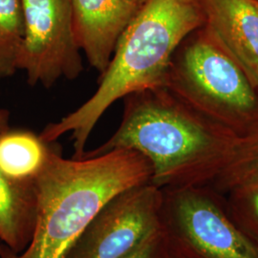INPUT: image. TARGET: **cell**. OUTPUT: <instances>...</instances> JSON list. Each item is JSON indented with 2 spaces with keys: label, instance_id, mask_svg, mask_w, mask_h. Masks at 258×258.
Masks as SVG:
<instances>
[{
  "label": "cell",
  "instance_id": "5bb4252c",
  "mask_svg": "<svg viewBox=\"0 0 258 258\" xmlns=\"http://www.w3.org/2000/svg\"><path fill=\"white\" fill-rule=\"evenodd\" d=\"M255 173H258V129L240 139L231 161L211 185L225 194L240 179Z\"/></svg>",
  "mask_w": 258,
  "mask_h": 258
},
{
  "label": "cell",
  "instance_id": "6da1fadb",
  "mask_svg": "<svg viewBox=\"0 0 258 258\" xmlns=\"http://www.w3.org/2000/svg\"><path fill=\"white\" fill-rule=\"evenodd\" d=\"M124 102L119 128L83 157L120 148L136 150L151 166L150 183L161 189L212 184L241 139L166 87L133 93Z\"/></svg>",
  "mask_w": 258,
  "mask_h": 258
},
{
  "label": "cell",
  "instance_id": "52a82bcc",
  "mask_svg": "<svg viewBox=\"0 0 258 258\" xmlns=\"http://www.w3.org/2000/svg\"><path fill=\"white\" fill-rule=\"evenodd\" d=\"M163 190L151 183L115 195L98 212L62 258H120L160 225Z\"/></svg>",
  "mask_w": 258,
  "mask_h": 258
},
{
  "label": "cell",
  "instance_id": "277c9868",
  "mask_svg": "<svg viewBox=\"0 0 258 258\" xmlns=\"http://www.w3.org/2000/svg\"><path fill=\"white\" fill-rule=\"evenodd\" d=\"M165 87L239 138L258 129L257 82L206 25L176 49Z\"/></svg>",
  "mask_w": 258,
  "mask_h": 258
},
{
  "label": "cell",
  "instance_id": "7c38bea8",
  "mask_svg": "<svg viewBox=\"0 0 258 258\" xmlns=\"http://www.w3.org/2000/svg\"><path fill=\"white\" fill-rule=\"evenodd\" d=\"M24 37L20 0H0V81L14 76Z\"/></svg>",
  "mask_w": 258,
  "mask_h": 258
},
{
  "label": "cell",
  "instance_id": "8992f818",
  "mask_svg": "<svg viewBox=\"0 0 258 258\" xmlns=\"http://www.w3.org/2000/svg\"><path fill=\"white\" fill-rule=\"evenodd\" d=\"M24 37L18 61L27 83L51 88L61 79L83 73L81 48L75 37L71 0H20Z\"/></svg>",
  "mask_w": 258,
  "mask_h": 258
},
{
  "label": "cell",
  "instance_id": "9c48e42d",
  "mask_svg": "<svg viewBox=\"0 0 258 258\" xmlns=\"http://www.w3.org/2000/svg\"><path fill=\"white\" fill-rule=\"evenodd\" d=\"M205 25L258 83V0H201Z\"/></svg>",
  "mask_w": 258,
  "mask_h": 258
},
{
  "label": "cell",
  "instance_id": "4fadbf2b",
  "mask_svg": "<svg viewBox=\"0 0 258 258\" xmlns=\"http://www.w3.org/2000/svg\"><path fill=\"white\" fill-rule=\"evenodd\" d=\"M223 194L232 220L258 244V173L240 179Z\"/></svg>",
  "mask_w": 258,
  "mask_h": 258
},
{
  "label": "cell",
  "instance_id": "30bf717a",
  "mask_svg": "<svg viewBox=\"0 0 258 258\" xmlns=\"http://www.w3.org/2000/svg\"><path fill=\"white\" fill-rule=\"evenodd\" d=\"M37 215L35 184L11 181L0 172V240L13 252L26 249Z\"/></svg>",
  "mask_w": 258,
  "mask_h": 258
},
{
  "label": "cell",
  "instance_id": "9a60e30c",
  "mask_svg": "<svg viewBox=\"0 0 258 258\" xmlns=\"http://www.w3.org/2000/svg\"><path fill=\"white\" fill-rule=\"evenodd\" d=\"M167 249L165 232L160 227L136 249L120 258H161Z\"/></svg>",
  "mask_w": 258,
  "mask_h": 258
},
{
  "label": "cell",
  "instance_id": "ac0fdd59",
  "mask_svg": "<svg viewBox=\"0 0 258 258\" xmlns=\"http://www.w3.org/2000/svg\"><path fill=\"white\" fill-rule=\"evenodd\" d=\"M1 248H2V242H1V240H0V253H1Z\"/></svg>",
  "mask_w": 258,
  "mask_h": 258
},
{
  "label": "cell",
  "instance_id": "ba28073f",
  "mask_svg": "<svg viewBox=\"0 0 258 258\" xmlns=\"http://www.w3.org/2000/svg\"><path fill=\"white\" fill-rule=\"evenodd\" d=\"M71 1L77 42L90 65L102 74L146 0Z\"/></svg>",
  "mask_w": 258,
  "mask_h": 258
},
{
  "label": "cell",
  "instance_id": "2e32d148",
  "mask_svg": "<svg viewBox=\"0 0 258 258\" xmlns=\"http://www.w3.org/2000/svg\"><path fill=\"white\" fill-rule=\"evenodd\" d=\"M9 111L0 109V133L9 129Z\"/></svg>",
  "mask_w": 258,
  "mask_h": 258
},
{
  "label": "cell",
  "instance_id": "7a4b0ae2",
  "mask_svg": "<svg viewBox=\"0 0 258 258\" xmlns=\"http://www.w3.org/2000/svg\"><path fill=\"white\" fill-rule=\"evenodd\" d=\"M203 25L201 0H146L120 37L96 92L79 108L47 125L40 138L52 144L71 133L73 158H82L93 129L111 105L133 93L165 87L176 49Z\"/></svg>",
  "mask_w": 258,
  "mask_h": 258
},
{
  "label": "cell",
  "instance_id": "8fae6325",
  "mask_svg": "<svg viewBox=\"0 0 258 258\" xmlns=\"http://www.w3.org/2000/svg\"><path fill=\"white\" fill-rule=\"evenodd\" d=\"M50 144L27 130L0 133V172L15 183L34 184L46 163Z\"/></svg>",
  "mask_w": 258,
  "mask_h": 258
},
{
  "label": "cell",
  "instance_id": "3957f363",
  "mask_svg": "<svg viewBox=\"0 0 258 258\" xmlns=\"http://www.w3.org/2000/svg\"><path fill=\"white\" fill-rule=\"evenodd\" d=\"M151 176L148 159L133 149L65 159L50 148L35 181L37 215L32 239L19 253L2 244L0 258H62L105 204L121 191L150 183Z\"/></svg>",
  "mask_w": 258,
  "mask_h": 258
},
{
  "label": "cell",
  "instance_id": "e0dca14e",
  "mask_svg": "<svg viewBox=\"0 0 258 258\" xmlns=\"http://www.w3.org/2000/svg\"><path fill=\"white\" fill-rule=\"evenodd\" d=\"M161 258H190L186 255H184L183 253L177 251L175 249H171L168 247L167 245V249L166 250V252L162 255Z\"/></svg>",
  "mask_w": 258,
  "mask_h": 258
},
{
  "label": "cell",
  "instance_id": "5b68a950",
  "mask_svg": "<svg viewBox=\"0 0 258 258\" xmlns=\"http://www.w3.org/2000/svg\"><path fill=\"white\" fill-rule=\"evenodd\" d=\"M163 190L160 225L167 245L190 258H258V244L227 210L211 184Z\"/></svg>",
  "mask_w": 258,
  "mask_h": 258
}]
</instances>
